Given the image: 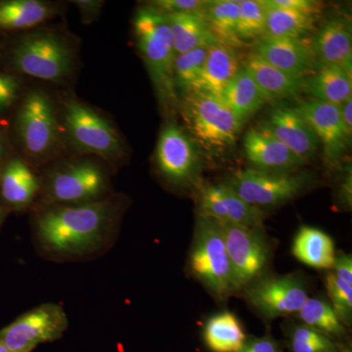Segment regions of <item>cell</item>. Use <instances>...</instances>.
I'll return each instance as SVG.
<instances>
[{"label": "cell", "mask_w": 352, "mask_h": 352, "mask_svg": "<svg viewBox=\"0 0 352 352\" xmlns=\"http://www.w3.org/2000/svg\"><path fill=\"white\" fill-rule=\"evenodd\" d=\"M212 44H205L188 52L176 55L173 64V78L175 87H179L184 94L189 91L200 75L208 50Z\"/></svg>", "instance_id": "cell-32"}, {"label": "cell", "mask_w": 352, "mask_h": 352, "mask_svg": "<svg viewBox=\"0 0 352 352\" xmlns=\"http://www.w3.org/2000/svg\"><path fill=\"white\" fill-rule=\"evenodd\" d=\"M55 9L39 0H8L0 2V29L25 30L50 19Z\"/></svg>", "instance_id": "cell-29"}, {"label": "cell", "mask_w": 352, "mask_h": 352, "mask_svg": "<svg viewBox=\"0 0 352 352\" xmlns=\"http://www.w3.org/2000/svg\"><path fill=\"white\" fill-rule=\"evenodd\" d=\"M19 82L14 76L0 73V113L11 107L17 98Z\"/></svg>", "instance_id": "cell-37"}, {"label": "cell", "mask_w": 352, "mask_h": 352, "mask_svg": "<svg viewBox=\"0 0 352 352\" xmlns=\"http://www.w3.org/2000/svg\"><path fill=\"white\" fill-rule=\"evenodd\" d=\"M292 252L305 265L319 270H332L335 263V245L332 238L314 227H300L294 239Z\"/></svg>", "instance_id": "cell-24"}, {"label": "cell", "mask_w": 352, "mask_h": 352, "mask_svg": "<svg viewBox=\"0 0 352 352\" xmlns=\"http://www.w3.org/2000/svg\"><path fill=\"white\" fill-rule=\"evenodd\" d=\"M241 68L242 65L236 50L214 43L210 45L200 75L188 92H207L221 98L224 89Z\"/></svg>", "instance_id": "cell-20"}, {"label": "cell", "mask_w": 352, "mask_h": 352, "mask_svg": "<svg viewBox=\"0 0 352 352\" xmlns=\"http://www.w3.org/2000/svg\"><path fill=\"white\" fill-rule=\"evenodd\" d=\"M268 4L280 8L289 9V10L298 11L308 14V15L317 16L320 13V2L312 1V0H266Z\"/></svg>", "instance_id": "cell-38"}, {"label": "cell", "mask_w": 352, "mask_h": 352, "mask_svg": "<svg viewBox=\"0 0 352 352\" xmlns=\"http://www.w3.org/2000/svg\"><path fill=\"white\" fill-rule=\"evenodd\" d=\"M197 153L193 139L176 124H166L160 134L156 149V164L160 175L171 186H187L196 178Z\"/></svg>", "instance_id": "cell-12"}, {"label": "cell", "mask_w": 352, "mask_h": 352, "mask_svg": "<svg viewBox=\"0 0 352 352\" xmlns=\"http://www.w3.org/2000/svg\"><path fill=\"white\" fill-rule=\"evenodd\" d=\"M41 178L21 157H14L0 170V197L7 208L25 210L38 203Z\"/></svg>", "instance_id": "cell-17"}, {"label": "cell", "mask_w": 352, "mask_h": 352, "mask_svg": "<svg viewBox=\"0 0 352 352\" xmlns=\"http://www.w3.org/2000/svg\"><path fill=\"white\" fill-rule=\"evenodd\" d=\"M221 99L226 102L241 126L268 102L243 66L224 89Z\"/></svg>", "instance_id": "cell-25"}, {"label": "cell", "mask_w": 352, "mask_h": 352, "mask_svg": "<svg viewBox=\"0 0 352 352\" xmlns=\"http://www.w3.org/2000/svg\"><path fill=\"white\" fill-rule=\"evenodd\" d=\"M303 325L318 331L328 337H342L346 327L340 320L330 303L320 298H308L298 312Z\"/></svg>", "instance_id": "cell-31"}, {"label": "cell", "mask_w": 352, "mask_h": 352, "mask_svg": "<svg viewBox=\"0 0 352 352\" xmlns=\"http://www.w3.org/2000/svg\"><path fill=\"white\" fill-rule=\"evenodd\" d=\"M254 53L268 64L296 78H305L314 64L312 46L302 38L263 36L259 38Z\"/></svg>", "instance_id": "cell-16"}, {"label": "cell", "mask_w": 352, "mask_h": 352, "mask_svg": "<svg viewBox=\"0 0 352 352\" xmlns=\"http://www.w3.org/2000/svg\"><path fill=\"white\" fill-rule=\"evenodd\" d=\"M303 163L314 156L319 140L296 108H277L263 126Z\"/></svg>", "instance_id": "cell-18"}, {"label": "cell", "mask_w": 352, "mask_h": 352, "mask_svg": "<svg viewBox=\"0 0 352 352\" xmlns=\"http://www.w3.org/2000/svg\"><path fill=\"white\" fill-rule=\"evenodd\" d=\"M183 119L194 142L210 151L231 147L237 140L241 126L226 102L201 91L185 94Z\"/></svg>", "instance_id": "cell-5"}, {"label": "cell", "mask_w": 352, "mask_h": 352, "mask_svg": "<svg viewBox=\"0 0 352 352\" xmlns=\"http://www.w3.org/2000/svg\"><path fill=\"white\" fill-rule=\"evenodd\" d=\"M41 178V194L36 204L82 206L113 194L107 168L87 157L58 164Z\"/></svg>", "instance_id": "cell-2"}, {"label": "cell", "mask_w": 352, "mask_h": 352, "mask_svg": "<svg viewBox=\"0 0 352 352\" xmlns=\"http://www.w3.org/2000/svg\"><path fill=\"white\" fill-rule=\"evenodd\" d=\"M173 36L175 55L188 52L205 44L217 43L203 16L164 14Z\"/></svg>", "instance_id": "cell-26"}, {"label": "cell", "mask_w": 352, "mask_h": 352, "mask_svg": "<svg viewBox=\"0 0 352 352\" xmlns=\"http://www.w3.org/2000/svg\"><path fill=\"white\" fill-rule=\"evenodd\" d=\"M204 339L212 352H240L245 344V333L239 319L226 311L208 319Z\"/></svg>", "instance_id": "cell-28"}, {"label": "cell", "mask_w": 352, "mask_h": 352, "mask_svg": "<svg viewBox=\"0 0 352 352\" xmlns=\"http://www.w3.org/2000/svg\"><path fill=\"white\" fill-rule=\"evenodd\" d=\"M323 145L326 161L337 166L344 159L349 145V135L342 124L340 107L312 99L302 101L296 107Z\"/></svg>", "instance_id": "cell-15"}, {"label": "cell", "mask_w": 352, "mask_h": 352, "mask_svg": "<svg viewBox=\"0 0 352 352\" xmlns=\"http://www.w3.org/2000/svg\"><path fill=\"white\" fill-rule=\"evenodd\" d=\"M240 352H281V349L272 338L264 337L245 342Z\"/></svg>", "instance_id": "cell-40"}, {"label": "cell", "mask_w": 352, "mask_h": 352, "mask_svg": "<svg viewBox=\"0 0 352 352\" xmlns=\"http://www.w3.org/2000/svg\"><path fill=\"white\" fill-rule=\"evenodd\" d=\"M189 271L217 298L234 294L232 272L223 234L219 222L197 217L193 243L189 254Z\"/></svg>", "instance_id": "cell-4"}, {"label": "cell", "mask_w": 352, "mask_h": 352, "mask_svg": "<svg viewBox=\"0 0 352 352\" xmlns=\"http://www.w3.org/2000/svg\"><path fill=\"white\" fill-rule=\"evenodd\" d=\"M68 328L64 307L55 302H44L1 329L0 342L11 352H32L41 344L61 339Z\"/></svg>", "instance_id": "cell-9"}, {"label": "cell", "mask_w": 352, "mask_h": 352, "mask_svg": "<svg viewBox=\"0 0 352 352\" xmlns=\"http://www.w3.org/2000/svg\"><path fill=\"white\" fill-rule=\"evenodd\" d=\"M289 337L292 352H338L332 338L305 325L292 329Z\"/></svg>", "instance_id": "cell-34"}, {"label": "cell", "mask_w": 352, "mask_h": 352, "mask_svg": "<svg viewBox=\"0 0 352 352\" xmlns=\"http://www.w3.org/2000/svg\"><path fill=\"white\" fill-rule=\"evenodd\" d=\"M245 291L248 302L271 319L298 314L308 298L305 285L294 274L261 277Z\"/></svg>", "instance_id": "cell-13"}, {"label": "cell", "mask_w": 352, "mask_h": 352, "mask_svg": "<svg viewBox=\"0 0 352 352\" xmlns=\"http://www.w3.org/2000/svg\"><path fill=\"white\" fill-rule=\"evenodd\" d=\"M310 183L307 173H270L245 168L236 171L224 184L250 205L274 207L295 198Z\"/></svg>", "instance_id": "cell-11"}, {"label": "cell", "mask_w": 352, "mask_h": 352, "mask_svg": "<svg viewBox=\"0 0 352 352\" xmlns=\"http://www.w3.org/2000/svg\"><path fill=\"white\" fill-rule=\"evenodd\" d=\"M219 224L232 272L234 293H237L263 276L270 261V242L263 227Z\"/></svg>", "instance_id": "cell-8"}, {"label": "cell", "mask_w": 352, "mask_h": 352, "mask_svg": "<svg viewBox=\"0 0 352 352\" xmlns=\"http://www.w3.org/2000/svg\"><path fill=\"white\" fill-rule=\"evenodd\" d=\"M0 352H11L1 342H0Z\"/></svg>", "instance_id": "cell-45"}, {"label": "cell", "mask_w": 352, "mask_h": 352, "mask_svg": "<svg viewBox=\"0 0 352 352\" xmlns=\"http://www.w3.org/2000/svg\"><path fill=\"white\" fill-rule=\"evenodd\" d=\"M302 91L312 100L340 107L351 98V76L337 65L321 64L316 73L303 78Z\"/></svg>", "instance_id": "cell-22"}, {"label": "cell", "mask_w": 352, "mask_h": 352, "mask_svg": "<svg viewBox=\"0 0 352 352\" xmlns=\"http://www.w3.org/2000/svg\"><path fill=\"white\" fill-rule=\"evenodd\" d=\"M63 108L65 131L74 147L110 163L119 161L124 144L108 120L80 101H67Z\"/></svg>", "instance_id": "cell-7"}, {"label": "cell", "mask_w": 352, "mask_h": 352, "mask_svg": "<svg viewBox=\"0 0 352 352\" xmlns=\"http://www.w3.org/2000/svg\"><path fill=\"white\" fill-rule=\"evenodd\" d=\"M12 61L24 75L59 82L71 74L74 50L56 32H36L21 39L14 47Z\"/></svg>", "instance_id": "cell-6"}, {"label": "cell", "mask_w": 352, "mask_h": 352, "mask_svg": "<svg viewBox=\"0 0 352 352\" xmlns=\"http://www.w3.org/2000/svg\"><path fill=\"white\" fill-rule=\"evenodd\" d=\"M333 273L340 279L352 285V258L351 254H342L336 256Z\"/></svg>", "instance_id": "cell-39"}, {"label": "cell", "mask_w": 352, "mask_h": 352, "mask_svg": "<svg viewBox=\"0 0 352 352\" xmlns=\"http://www.w3.org/2000/svg\"><path fill=\"white\" fill-rule=\"evenodd\" d=\"M18 138L32 159L52 156L59 141V124L52 101L45 92L34 90L25 97L16 119Z\"/></svg>", "instance_id": "cell-10"}, {"label": "cell", "mask_w": 352, "mask_h": 352, "mask_svg": "<svg viewBox=\"0 0 352 352\" xmlns=\"http://www.w3.org/2000/svg\"><path fill=\"white\" fill-rule=\"evenodd\" d=\"M199 214L219 223L263 227V212L250 205L226 184H206L197 192Z\"/></svg>", "instance_id": "cell-14"}, {"label": "cell", "mask_w": 352, "mask_h": 352, "mask_svg": "<svg viewBox=\"0 0 352 352\" xmlns=\"http://www.w3.org/2000/svg\"><path fill=\"white\" fill-rule=\"evenodd\" d=\"M129 200L111 194L82 206L36 204L32 208V242L45 261L56 263L91 261L117 243Z\"/></svg>", "instance_id": "cell-1"}, {"label": "cell", "mask_w": 352, "mask_h": 352, "mask_svg": "<svg viewBox=\"0 0 352 352\" xmlns=\"http://www.w3.org/2000/svg\"><path fill=\"white\" fill-rule=\"evenodd\" d=\"M340 116H342V124L349 138H351L352 132V97L347 99L340 107Z\"/></svg>", "instance_id": "cell-41"}, {"label": "cell", "mask_w": 352, "mask_h": 352, "mask_svg": "<svg viewBox=\"0 0 352 352\" xmlns=\"http://www.w3.org/2000/svg\"><path fill=\"white\" fill-rule=\"evenodd\" d=\"M243 145L245 157L256 170L291 173L303 164L264 126L250 129L245 134Z\"/></svg>", "instance_id": "cell-19"}, {"label": "cell", "mask_w": 352, "mask_h": 352, "mask_svg": "<svg viewBox=\"0 0 352 352\" xmlns=\"http://www.w3.org/2000/svg\"><path fill=\"white\" fill-rule=\"evenodd\" d=\"M4 155H6V144H4L3 138L0 134V170L2 168V161H3Z\"/></svg>", "instance_id": "cell-43"}, {"label": "cell", "mask_w": 352, "mask_h": 352, "mask_svg": "<svg viewBox=\"0 0 352 352\" xmlns=\"http://www.w3.org/2000/svg\"><path fill=\"white\" fill-rule=\"evenodd\" d=\"M208 1L203 0H157L151 6L163 14H192L203 16Z\"/></svg>", "instance_id": "cell-36"}, {"label": "cell", "mask_w": 352, "mask_h": 352, "mask_svg": "<svg viewBox=\"0 0 352 352\" xmlns=\"http://www.w3.org/2000/svg\"><path fill=\"white\" fill-rule=\"evenodd\" d=\"M315 58L321 64L337 65L352 74L351 28L342 19H331L321 28L311 44Z\"/></svg>", "instance_id": "cell-21"}, {"label": "cell", "mask_w": 352, "mask_h": 352, "mask_svg": "<svg viewBox=\"0 0 352 352\" xmlns=\"http://www.w3.org/2000/svg\"><path fill=\"white\" fill-rule=\"evenodd\" d=\"M326 289L331 305L344 326H351L352 320V285L328 272Z\"/></svg>", "instance_id": "cell-35"}, {"label": "cell", "mask_w": 352, "mask_h": 352, "mask_svg": "<svg viewBox=\"0 0 352 352\" xmlns=\"http://www.w3.org/2000/svg\"><path fill=\"white\" fill-rule=\"evenodd\" d=\"M239 1L238 0H215L208 1L204 19L207 22L217 43L239 48L245 43L237 34Z\"/></svg>", "instance_id": "cell-27"}, {"label": "cell", "mask_w": 352, "mask_h": 352, "mask_svg": "<svg viewBox=\"0 0 352 352\" xmlns=\"http://www.w3.org/2000/svg\"><path fill=\"white\" fill-rule=\"evenodd\" d=\"M263 3L266 10L265 36L302 38L314 29L316 16L272 6L266 0Z\"/></svg>", "instance_id": "cell-30"}, {"label": "cell", "mask_w": 352, "mask_h": 352, "mask_svg": "<svg viewBox=\"0 0 352 352\" xmlns=\"http://www.w3.org/2000/svg\"><path fill=\"white\" fill-rule=\"evenodd\" d=\"M266 10L261 0H241L238 15V36L243 43L265 32Z\"/></svg>", "instance_id": "cell-33"}, {"label": "cell", "mask_w": 352, "mask_h": 352, "mask_svg": "<svg viewBox=\"0 0 352 352\" xmlns=\"http://www.w3.org/2000/svg\"><path fill=\"white\" fill-rule=\"evenodd\" d=\"M346 352H351V351H346Z\"/></svg>", "instance_id": "cell-46"}, {"label": "cell", "mask_w": 352, "mask_h": 352, "mask_svg": "<svg viewBox=\"0 0 352 352\" xmlns=\"http://www.w3.org/2000/svg\"><path fill=\"white\" fill-rule=\"evenodd\" d=\"M133 31L157 95L162 101L175 100L173 64L176 55L166 15L151 6L143 7L135 14Z\"/></svg>", "instance_id": "cell-3"}, {"label": "cell", "mask_w": 352, "mask_h": 352, "mask_svg": "<svg viewBox=\"0 0 352 352\" xmlns=\"http://www.w3.org/2000/svg\"><path fill=\"white\" fill-rule=\"evenodd\" d=\"M242 66L258 85L267 101L296 96L302 91L303 78H294L284 73L254 52L245 58Z\"/></svg>", "instance_id": "cell-23"}, {"label": "cell", "mask_w": 352, "mask_h": 352, "mask_svg": "<svg viewBox=\"0 0 352 352\" xmlns=\"http://www.w3.org/2000/svg\"><path fill=\"white\" fill-rule=\"evenodd\" d=\"M6 208L3 207V206L0 205V227H1L2 223H3L4 219H6Z\"/></svg>", "instance_id": "cell-44"}, {"label": "cell", "mask_w": 352, "mask_h": 352, "mask_svg": "<svg viewBox=\"0 0 352 352\" xmlns=\"http://www.w3.org/2000/svg\"><path fill=\"white\" fill-rule=\"evenodd\" d=\"M78 6L88 14V19H89L91 14H95L98 11V7L101 6L102 2L96 1H78Z\"/></svg>", "instance_id": "cell-42"}]
</instances>
